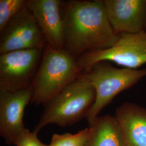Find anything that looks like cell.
Wrapping results in <instances>:
<instances>
[{
    "label": "cell",
    "mask_w": 146,
    "mask_h": 146,
    "mask_svg": "<svg viewBox=\"0 0 146 146\" xmlns=\"http://www.w3.org/2000/svg\"><path fill=\"white\" fill-rule=\"evenodd\" d=\"M61 5L60 0H27V3L47 44L57 49L65 47Z\"/></svg>",
    "instance_id": "9"
},
{
    "label": "cell",
    "mask_w": 146,
    "mask_h": 146,
    "mask_svg": "<svg viewBox=\"0 0 146 146\" xmlns=\"http://www.w3.org/2000/svg\"><path fill=\"white\" fill-rule=\"evenodd\" d=\"M94 88L81 74L76 80L44 104V109L33 132L38 134L45 126L73 125L87 117L94 104Z\"/></svg>",
    "instance_id": "2"
},
{
    "label": "cell",
    "mask_w": 146,
    "mask_h": 146,
    "mask_svg": "<svg viewBox=\"0 0 146 146\" xmlns=\"http://www.w3.org/2000/svg\"><path fill=\"white\" fill-rule=\"evenodd\" d=\"M91 134V128H84L75 134H54L47 146H85Z\"/></svg>",
    "instance_id": "13"
},
{
    "label": "cell",
    "mask_w": 146,
    "mask_h": 146,
    "mask_svg": "<svg viewBox=\"0 0 146 146\" xmlns=\"http://www.w3.org/2000/svg\"><path fill=\"white\" fill-rule=\"evenodd\" d=\"M76 60L82 72L100 61L115 63L122 68L138 69L146 64V32L120 34L112 47L85 54Z\"/></svg>",
    "instance_id": "5"
},
{
    "label": "cell",
    "mask_w": 146,
    "mask_h": 146,
    "mask_svg": "<svg viewBox=\"0 0 146 146\" xmlns=\"http://www.w3.org/2000/svg\"><path fill=\"white\" fill-rule=\"evenodd\" d=\"M82 73L76 58L64 49L47 44L32 83L31 104L44 105Z\"/></svg>",
    "instance_id": "3"
},
{
    "label": "cell",
    "mask_w": 146,
    "mask_h": 146,
    "mask_svg": "<svg viewBox=\"0 0 146 146\" xmlns=\"http://www.w3.org/2000/svg\"><path fill=\"white\" fill-rule=\"evenodd\" d=\"M32 86L11 92H0V135L8 145L26 128L23 116L27 106L31 102Z\"/></svg>",
    "instance_id": "8"
},
{
    "label": "cell",
    "mask_w": 146,
    "mask_h": 146,
    "mask_svg": "<svg viewBox=\"0 0 146 146\" xmlns=\"http://www.w3.org/2000/svg\"><path fill=\"white\" fill-rule=\"evenodd\" d=\"M64 49L78 58L112 47L119 35L111 26L104 1H62Z\"/></svg>",
    "instance_id": "1"
},
{
    "label": "cell",
    "mask_w": 146,
    "mask_h": 146,
    "mask_svg": "<svg viewBox=\"0 0 146 146\" xmlns=\"http://www.w3.org/2000/svg\"><path fill=\"white\" fill-rule=\"evenodd\" d=\"M47 45L34 16L27 5L0 31V54L26 49L43 50Z\"/></svg>",
    "instance_id": "7"
},
{
    "label": "cell",
    "mask_w": 146,
    "mask_h": 146,
    "mask_svg": "<svg viewBox=\"0 0 146 146\" xmlns=\"http://www.w3.org/2000/svg\"><path fill=\"white\" fill-rule=\"evenodd\" d=\"M144 31L146 32V22H145V28H144Z\"/></svg>",
    "instance_id": "16"
},
{
    "label": "cell",
    "mask_w": 146,
    "mask_h": 146,
    "mask_svg": "<svg viewBox=\"0 0 146 146\" xmlns=\"http://www.w3.org/2000/svg\"><path fill=\"white\" fill-rule=\"evenodd\" d=\"M82 75L92 87L96 98L86 117L89 127L94 124L100 113L115 96L135 86L146 76V68H117L107 61L96 63Z\"/></svg>",
    "instance_id": "4"
},
{
    "label": "cell",
    "mask_w": 146,
    "mask_h": 146,
    "mask_svg": "<svg viewBox=\"0 0 146 146\" xmlns=\"http://www.w3.org/2000/svg\"><path fill=\"white\" fill-rule=\"evenodd\" d=\"M89 127L91 134L85 146H125L114 116H99Z\"/></svg>",
    "instance_id": "12"
},
{
    "label": "cell",
    "mask_w": 146,
    "mask_h": 146,
    "mask_svg": "<svg viewBox=\"0 0 146 146\" xmlns=\"http://www.w3.org/2000/svg\"><path fill=\"white\" fill-rule=\"evenodd\" d=\"M27 0H0V31L27 5Z\"/></svg>",
    "instance_id": "14"
},
{
    "label": "cell",
    "mask_w": 146,
    "mask_h": 146,
    "mask_svg": "<svg viewBox=\"0 0 146 146\" xmlns=\"http://www.w3.org/2000/svg\"><path fill=\"white\" fill-rule=\"evenodd\" d=\"M43 50L26 49L0 54V92L31 87Z\"/></svg>",
    "instance_id": "6"
},
{
    "label": "cell",
    "mask_w": 146,
    "mask_h": 146,
    "mask_svg": "<svg viewBox=\"0 0 146 146\" xmlns=\"http://www.w3.org/2000/svg\"><path fill=\"white\" fill-rule=\"evenodd\" d=\"M114 116L125 146H146V108L127 102L116 108Z\"/></svg>",
    "instance_id": "11"
},
{
    "label": "cell",
    "mask_w": 146,
    "mask_h": 146,
    "mask_svg": "<svg viewBox=\"0 0 146 146\" xmlns=\"http://www.w3.org/2000/svg\"><path fill=\"white\" fill-rule=\"evenodd\" d=\"M108 19L116 34L144 31L146 0H104Z\"/></svg>",
    "instance_id": "10"
},
{
    "label": "cell",
    "mask_w": 146,
    "mask_h": 146,
    "mask_svg": "<svg viewBox=\"0 0 146 146\" xmlns=\"http://www.w3.org/2000/svg\"><path fill=\"white\" fill-rule=\"evenodd\" d=\"M15 146H47L38 139L37 134L26 129L18 136L13 142Z\"/></svg>",
    "instance_id": "15"
}]
</instances>
